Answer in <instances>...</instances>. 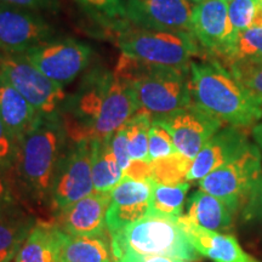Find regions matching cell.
I'll use <instances>...</instances> for the list:
<instances>
[{
  "mask_svg": "<svg viewBox=\"0 0 262 262\" xmlns=\"http://www.w3.org/2000/svg\"><path fill=\"white\" fill-rule=\"evenodd\" d=\"M253 136L254 140L256 141V143L262 150V123H257L256 125L253 127Z\"/></svg>",
  "mask_w": 262,
  "mask_h": 262,
  "instance_id": "cell-39",
  "label": "cell"
},
{
  "mask_svg": "<svg viewBox=\"0 0 262 262\" xmlns=\"http://www.w3.org/2000/svg\"><path fill=\"white\" fill-rule=\"evenodd\" d=\"M0 57H2V54H0Z\"/></svg>",
  "mask_w": 262,
  "mask_h": 262,
  "instance_id": "cell-41",
  "label": "cell"
},
{
  "mask_svg": "<svg viewBox=\"0 0 262 262\" xmlns=\"http://www.w3.org/2000/svg\"><path fill=\"white\" fill-rule=\"evenodd\" d=\"M54 38V27L40 12L0 2V54H26Z\"/></svg>",
  "mask_w": 262,
  "mask_h": 262,
  "instance_id": "cell-11",
  "label": "cell"
},
{
  "mask_svg": "<svg viewBox=\"0 0 262 262\" xmlns=\"http://www.w3.org/2000/svg\"><path fill=\"white\" fill-rule=\"evenodd\" d=\"M152 122L153 118L148 113L137 111L124 124L131 160H148V131Z\"/></svg>",
  "mask_w": 262,
  "mask_h": 262,
  "instance_id": "cell-27",
  "label": "cell"
},
{
  "mask_svg": "<svg viewBox=\"0 0 262 262\" xmlns=\"http://www.w3.org/2000/svg\"><path fill=\"white\" fill-rule=\"evenodd\" d=\"M0 74L9 81L42 118H61L66 101L60 86L32 63L24 54L3 55Z\"/></svg>",
  "mask_w": 262,
  "mask_h": 262,
  "instance_id": "cell-8",
  "label": "cell"
},
{
  "mask_svg": "<svg viewBox=\"0 0 262 262\" xmlns=\"http://www.w3.org/2000/svg\"><path fill=\"white\" fill-rule=\"evenodd\" d=\"M114 262H192L182 260L178 257L169 256H157V255H136V254H125L120 257L114 258Z\"/></svg>",
  "mask_w": 262,
  "mask_h": 262,
  "instance_id": "cell-38",
  "label": "cell"
},
{
  "mask_svg": "<svg viewBox=\"0 0 262 262\" xmlns=\"http://www.w3.org/2000/svg\"><path fill=\"white\" fill-rule=\"evenodd\" d=\"M18 141L0 120V171H11L17 155Z\"/></svg>",
  "mask_w": 262,
  "mask_h": 262,
  "instance_id": "cell-33",
  "label": "cell"
},
{
  "mask_svg": "<svg viewBox=\"0 0 262 262\" xmlns=\"http://www.w3.org/2000/svg\"><path fill=\"white\" fill-rule=\"evenodd\" d=\"M9 175L10 171H0V217L17 212L12 185L14 180Z\"/></svg>",
  "mask_w": 262,
  "mask_h": 262,
  "instance_id": "cell-34",
  "label": "cell"
},
{
  "mask_svg": "<svg viewBox=\"0 0 262 262\" xmlns=\"http://www.w3.org/2000/svg\"><path fill=\"white\" fill-rule=\"evenodd\" d=\"M64 235L58 226L35 224L19 248L15 262H60Z\"/></svg>",
  "mask_w": 262,
  "mask_h": 262,
  "instance_id": "cell-20",
  "label": "cell"
},
{
  "mask_svg": "<svg viewBox=\"0 0 262 262\" xmlns=\"http://www.w3.org/2000/svg\"><path fill=\"white\" fill-rule=\"evenodd\" d=\"M111 238L114 258L136 254L178 257L193 262L199 257L178 221L169 219L145 216Z\"/></svg>",
  "mask_w": 262,
  "mask_h": 262,
  "instance_id": "cell-7",
  "label": "cell"
},
{
  "mask_svg": "<svg viewBox=\"0 0 262 262\" xmlns=\"http://www.w3.org/2000/svg\"><path fill=\"white\" fill-rule=\"evenodd\" d=\"M185 216L195 225L210 231H226L233 224L234 216L217 196L198 189L187 201Z\"/></svg>",
  "mask_w": 262,
  "mask_h": 262,
  "instance_id": "cell-21",
  "label": "cell"
},
{
  "mask_svg": "<svg viewBox=\"0 0 262 262\" xmlns=\"http://www.w3.org/2000/svg\"><path fill=\"white\" fill-rule=\"evenodd\" d=\"M249 146L250 142L242 127H221L193 159L187 181H199L208 173L238 158Z\"/></svg>",
  "mask_w": 262,
  "mask_h": 262,
  "instance_id": "cell-16",
  "label": "cell"
},
{
  "mask_svg": "<svg viewBox=\"0 0 262 262\" xmlns=\"http://www.w3.org/2000/svg\"><path fill=\"white\" fill-rule=\"evenodd\" d=\"M110 145L113 155L116 156L118 164L122 168L123 171L129 168L131 158L129 153V143H127V134L125 126L119 127L117 131H114L112 136L110 137Z\"/></svg>",
  "mask_w": 262,
  "mask_h": 262,
  "instance_id": "cell-35",
  "label": "cell"
},
{
  "mask_svg": "<svg viewBox=\"0 0 262 262\" xmlns=\"http://www.w3.org/2000/svg\"><path fill=\"white\" fill-rule=\"evenodd\" d=\"M187 2H189V3H195V4H198V3L203 2V0H187Z\"/></svg>",
  "mask_w": 262,
  "mask_h": 262,
  "instance_id": "cell-40",
  "label": "cell"
},
{
  "mask_svg": "<svg viewBox=\"0 0 262 262\" xmlns=\"http://www.w3.org/2000/svg\"><path fill=\"white\" fill-rule=\"evenodd\" d=\"M8 4L32 10L37 12H55L60 8L58 0H0Z\"/></svg>",
  "mask_w": 262,
  "mask_h": 262,
  "instance_id": "cell-36",
  "label": "cell"
},
{
  "mask_svg": "<svg viewBox=\"0 0 262 262\" xmlns=\"http://www.w3.org/2000/svg\"><path fill=\"white\" fill-rule=\"evenodd\" d=\"M34 226V219L18 212L0 217V262L15 260Z\"/></svg>",
  "mask_w": 262,
  "mask_h": 262,
  "instance_id": "cell-25",
  "label": "cell"
},
{
  "mask_svg": "<svg viewBox=\"0 0 262 262\" xmlns=\"http://www.w3.org/2000/svg\"><path fill=\"white\" fill-rule=\"evenodd\" d=\"M216 61L224 67L235 62L262 61V27H251L239 33L225 54Z\"/></svg>",
  "mask_w": 262,
  "mask_h": 262,
  "instance_id": "cell-26",
  "label": "cell"
},
{
  "mask_svg": "<svg viewBox=\"0 0 262 262\" xmlns=\"http://www.w3.org/2000/svg\"><path fill=\"white\" fill-rule=\"evenodd\" d=\"M178 152L170 133L162 123L153 120L148 131V160L165 158Z\"/></svg>",
  "mask_w": 262,
  "mask_h": 262,
  "instance_id": "cell-31",
  "label": "cell"
},
{
  "mask_svg": "<svg viewBox=\"0 0 262 262\" xmlns=\"http://www.w3.org/2000/svg\"><path fill=\"white\" fill-rule=\"evenodd\" d=\"M24 55L41 73L64 88L89 67L93 49L77 39L54 38Z\"/></svg>",
  "mask_w": 262,
  "mask_h": 262,
  "instance_id": "cell-10",
  "label": "cell"
},
{
  "mask_svg": "<svg viewBox=\"0 0 262 262\" xmlns=\"http://www.w3.org/2000/svg\"><path fill=\"white\" fill-rule=\"evenodd\" d=\"M226 68L239 83L262 101V61L235 62Z\"/></svg>",
  "mask_w": 262,
  "mask_h": 262,
  "instance_id": "cell-30",
  "label": "cell"
},
{
  "mask_svg": "<svg viewBox=\"0 0 262 262\" xmlns=\"http://www.w3.org/2000/svg\"><path fill=\"white\" fill-rule=\"evenodd\" d=\"M116 44L123 54L159 67L188 70L201 45L191 32L145 29L125 22L114 29Z\"/></svg>",
  "mask_w": 262,
  "mask_h": 262,
  "instance_id": "cell-6",
  "label": "cell"
},
{
  "mask_svg": "<svg viewBox=\"0 0 262 262\" xmlns=\"http://www.w3.org/2000/svg\"><path fill=\"white\" fill-rule=\"evenodd\" d=\"M178 224L196 253L212 262H260L244 251L234 235L203 228L185 215L180 216Z\"/></svg>",
  "mask_w": 262,
  "mask_h": 262,
  "instance_id": "cell-18",
  "label": "cell"
},
{
  "mask_svg": "<svg viewBox=\"0 0 262 262\" xmlns=\"http://www.w3.org/2000/svg\"><path fill=\"white\" fill-rule=\"evenodd\" d=\"M137 112L133 90L113 71L88 72L78 89L66 97L61 120L71 142L104 140Z\"/></svg>",
  "mask_w": 262,
  "mask_h": 262,
  "instance_id": "cell-1",
  "label": "cell"
},
{
  "mask_svg": "<svg viewBox=\"0 0 262 262\" xmlns=\"http://www.w3.org/2000/svg\"><path fill=\"white\" fill-rule=\"evenodd\" d=\"M191 187L188 181L165 185L153 181L147 216L178 221L182 215L186 194Z\"/></svg>",
  "mask_w": 262,
  "mask_h": 262,
  "instance_id": "cell-24",
  "label": "cell"
},
{
  "mask_svg": "<svg viewBox=\"0 0 262 262\" xmlns=\"http://www.w3.org/2000/svg\"><path fill=\"white\" fill-rule=\"evenodd\" d=\"M93 192L90 141L71 142L55 172L49 205L55 214H58Z\"/></svg>",
  "mask_w": 262,
  "mask_h": 262,
  "instance_id": "cell-9",
  "label": "cell"
},
{
  "mask_svg": "<svg viewBox=\"0 0 262 262\" xmlns=\"http://www.w3.org/2000/svg\"><path fill=\"white\" fill-rule=\"evenodd\" d=\"M111 198V192H93L56 214V226L71 235H102Z\"/></svg>",
  "mask_w": 262,
  "mask_h": 262,
  "instance_id": "cell-17",
  "label": "cell"
},
{
  "mask_svg": "<svg viewBox=\"0 0 262 262\" xmlns=\"http://www.w3.org/2000/svg\"><path fill=\"white\" fill-rule=\"evenodd\" d=\"M61 118H41L34 129L18 140L14 168L16 183L29 198L49 204L55 172L67 148Z\"/></svg>",
  "mask_w": 262,
  "mask_h": 262,
  "instance_id": "cell-4",
  "label": "cell"
},
{
  "mask_svg": "<svg viewBox=\"0 0 262 262\" xmlns=\"http://www.w3.org/2000/svg\"><path fill=\"white\" fill-rule=\"evenodd\" d=\"M113 73L133 90L137 111L163 119L192 103L188 70L159 67L120 54Z\"/></svg>",
  "mask_w": 262,
  "mask_h": 262,
  "instance_id": "cell-3",
  "label": "cell"
},
{
  "mask_svg": "<svg viewBox=\"0 0 262 262\" xmlns=\"http://www.w3.org/2000/svg\"><path fill=\"white\" fill-rule=\"evenodd\" d=\"M41 118L26 98L0 74V120L16 140L34 129Z\"/></svg>",
  "mask_w": 262,
  "mask_h": 262,
  "instance_id": "cell-19",
  "label": "cell"
},
{
  "mask_svg": "<svg viewBox=\"0 0 262 262\" xmlns=\"http://www.w3.org/2000/svg\"><path fill=\"white\" fill-rule=\"evenodd\" d=\"M90 146L94 189L96 192H111L124 178V171L111 149L110 137L91 141Z\"/></svg>",
  "mask_w": 262,
  "mask_h": 262,
  "instance_id": "cell-22",
  "label": "cell"
},
{
  "mask_svg": "<svg viewBox=\"0 0 262 262\" xmlns=\"http://www.w3.org/2000/svg\"><path fill=\"white\" fill-rule=\"evenodd\" d=\"M257 4L258 0H228V18L234 39L241 32L253 27Z\"/></svg>",
  "mask_w": 262,
  "mask_h": 262,
  "instance_id": "cell-32",
  "label": "cell"
},
{
  "mask_svg": "<svg viewBox=\"0 0 262 262\" xmlns=\"http://www.w3.org/2000/svg\"><path fill=\"white\" fill-rule=\"evenodd\" d=\"M124 176L134 180H152V164L148 160H131L129 168L124 171Z\"/></svg>",
  "mask_w": 262,
  "mask_h": 262,
  "instance_id": "cell-37",
  "label": "cell"
},
{
  "mask_svg": "<svg viewBox=\"0 0 262 262\" xmlns=\"http://www.w3.org/2000/svg\"><path fill=\"white\" fill-rule=\"evenodd\" d=\"M199 189L221 199L244 221L262 217L261 152L251 145L238 158L199 180Z\"/></svg>",
  "mask_w": 262,
  "mask_h": 262,
  "instance_id": "cell-5",
  "label": "cell"
},
{
  "mask_svg": "<svg viewBox=\"0 0 262 262\" xmlns=\"http://www.w3.org/2000/svg\"><path fill=\"white\" fill-rule=\"evenodd\" d=\"M192 34L212 58H219L234 40L228 18V0H203L193 6Z\"/></svg>",
  "mask_w": 262,
  "mask_h": 262,
  "instance_id": "cell-14",
  "label": "cell"
},
{
  "mask_svg": "<svg viewBox=\"0 0 262 262\" xmlns=\"http://www.w3.org/2000/svg\"><path fill=\"white\" fill-rule=\"evenodd\" d=\"M129 24L145 29L192 33L193 5L187 0H124Z\"/></svg>",
  "mask_w": 262,
  "mask_h": 262,
  "instance_id": "cell-13",
  "label": "cell"
},
{
  "mask_svg": "<svg viewBox=\"0 0 262 262\" xmlns=\"http://www.w3.org/2000/svg\"><path fill=\"white\" fill-rule=\"evenodd\" d=\"M193 159L187 158L181 153L150 162L152 164V180L158 183L173 185L187 181V175L191 170Z\"/></svg>",
  "mask_w": 262,
  "mask_h": 262,
  "instance_id": "cell-28",
  "label": "cell"
},
{
  "mask_svg": "<svg viewBox=\"0 0 262 262\" xmlns=\"http://www.w3.org/2000/svg\"><path fill=\"white\" fill-rule=\"evenodd\" d=\"M112 248L102 235H71L66 233L60 262H113Z\"/></svg>",
  "mask_w": 262,
  "mask_h": 262,
  "instance_id": "cell-23",
  "label": "cell"
},
{
  "mask_svg": "<svg viewBox=\"0 0 262 262\" xmlns=\"http://www.w3.org/2000/svg\"><path fill=\"white\" fill-rule=\"evenodd\" d=\"M153 180L141 181L124 176L111 191L112 198L106 215L107 229L111 235L147 216Z\"/></svg>",
  "mask_w": 262,
  "mask_h": 262,
  "instance_id": "cell-15",
  "label": "cell"
},
{
  "mask_svg": "<svg viewBox=\"0 0 262 262\" xmlns=\"http://www.w3.org/2000/svg\"><path fill=\"white\" fill-rule=\"evenodd\" d=\"M158 122L168 129L178 152L189 159H194L225 124L193 102Z\"/></svg>",
  "mask_w": 262,
  "mask_h": 262,
  "instance_id": "cell-12",
  "label": "cell"
},
{
  "mask_svg": "<svg viewBox=\"0 0 262 262\" xmlns=\"http://www.w3.org/2000/svg\"><path fill=\"white\" fill-rule=\"evenodd\" d=\"M88 14L113 31L125 24L124 0H75Z\"/></svg>",
  "mask_w": 262,
  "mask_h": 262,
  "instance_id": "cell-29",
  "label": "cell"
},
{
  "mask_svg": "<svg viewBox=\"0 0 262 262\" xmlns=\"http://www.w3.org/2000/svg\"><path fill=\"white\" fill-rule=\"evenodd\" d=\"M189 81L192 102L225 124L247 127L262 119V101L214 58L192 61Z\"/></svg>",
  "mask_w": 262,
  "mask_h": 262,
  "instance_id": "cell-2",
  "label": "cell"
}]
</instances>
